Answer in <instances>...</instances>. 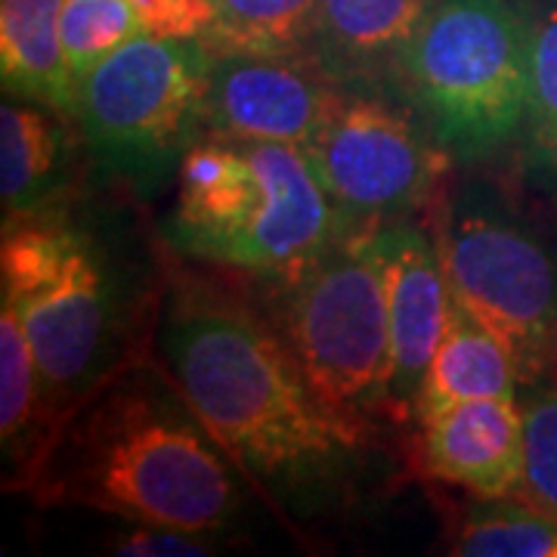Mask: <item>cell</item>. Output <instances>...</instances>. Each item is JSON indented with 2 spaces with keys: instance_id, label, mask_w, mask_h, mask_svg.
<instances>
[{
  "instance_id": "6da1fadb",
  "label": "cell",
  "mask_w": 557,
  "mask_h": 557,
  "mask_svg": "<svg viewBox=\"0 0 557 557\" xmlns=\"http://www.w3.org/2000/svg\"><path fill=\"white\" fill-rule=\"evenodd\" d=\"M161 350L208 434L270 493L319 496L347 478L366 446V424L322 403L276 325L226 295L177 298Z\"/></svg>"
},
{
  "instance_id": "603a6c76",
  "label": "cell",
  "mask_w": 557,
  "mask_h": 557,
  "mask_svg": "<svg viewBox=\"0 0 557 557\" xmlns=\"http://www.w3.org/2000/svg\"><path fill=\"white\" fill-rule=\"evenodd\" d=\"M109 552L131 557H205L214 555V533L131 523V530L109 539Z\"/></svg>"
},
{
  "instance_id": "ba28073f",
  "label": "cell",
  "mask_w": 557,
  "mask_h": 557,
  "mask_svg": "<svg viewBox=\"0 0 557 557\" xmlns=\"http://www.w3.org/2000/svg\"><path fill=\"white\" fill-rule=\"evenodd\" d=\"M440 255L456 300L490 329L533 387L557 366V255L530 223L486 196L449 208Z\"/></svg>"
},
{
  "instance_id": "4fadbf2b",
  "label": "cell",
  "mask_w": 557,
  "mask_h": 557,
  "mask_svg": "<svg viewBox=\"0 0 557 557\" xmlns=\"http://www.w3.org/2000/svg\"><path fill=\"white\" fill-rule=\"evenodd\" d=\"M437 0H319L310 57L332 84H399Z\"/></svg>"
},
{
  "instance_id": "2e32d148",
  "label": "cell",
  "mask_w": 557,
  "mask_h": 557,
  "mask_svg": "<svg viewBox=\"0 0 557 557\" xmlns=\"http://www.w3.org/2000/svg\"><path fill=\"white\" fill-rule=\"evenodd\" d=\"M518 362L505 341L468 313L453 295L446 332L416 399V421L461 399L518 397Z\"/></svg>"
},
{
  "instance_id": "8fae6325",
  "label": "cell",
  "mask_w": 557,
  "mask_h": 557,
  "mask_svg": "<svg viewBox=\"0 0 557 557\" xmlns=\"http://www.w3.org/2000/svg\"><path fill=\"white\" fill-rule=\"evenodd\" d=\"M381 267L387 282V310H391V347H394V375H391V412L409 418L428 366L437 354L446 332L453 288L446 278L437 242L403 218L375 223Z\"/></svg>"
},
{
  "instance_id": "3957f363",
  "label": "cell",
  "mask_w": 557,
  "mask_h": 557,
  "mask_svg": "<svg viewBox=\"0 0 557 557\" xmlns=\"http://www.w3.org/2000/svg\"><path fill=\"white\" fill-rule=\"evenodd\" d=\"M354 226L298 146L208 134L180 161L161 233L183 258L285 278Z\"/></svg>"
},
{
  "instance_id": "ffe728a7",
  "label": "cell",
  "mask_w": 557,
  "mask_h": 557,
  "mask_svg": "<svg viewBox=\"0 0 557 557\" xmlns=\"http://www.w3.org/2000/svg\"><path fill=\"white\" fill-rule=\"evenodd\" d=\"M139 35H146V25L134 0H65L62 47L75 84Z\"/></svg>"
},
{
  "instance_id": "cb8c5ba5",
  "label": "cell",
  "mask_w": 557,
  "mask_h": 557,
  "mask_svg": "<svg viewBox=\"0 0 557 557\" xmlns=\"http://www.w3.org/2000/svg\"><path fill=\"white\" fill-rule=\"evenodd\" d=\"M146 35L156 38H208L211 7L208 0H134Z\"/></svg>"
},
{
  "instance_id": "277c9868",
  "label": "cell",
  "mask_w": 557,
  "mask_h": 557,
  "mask_svg": "<svg viewBox=\"0 0 557 557\" xmlns=\"http://www.w3.org/2000/svg\"><path fill=\"white\" fill-rule=\"evenodd\" d=\"M0 298L20 313L38 357L53 431L119 362L121 304L100 242L53 211L7 220Z\"/></svg>"
},
{
  "instance_id": "5b68a950",
  "label": "cell",
  "mask_w": 557,
  "mask_h": 557,
  "mask_svg": "<svg viewBox=\"0 0 557 557\" xmlns=\"http://www.w3.org/2000/svg\"><path fill=\"white\" fill-rule=\"evenodd\" d=\"M403 90L449 156L471 161L505 146L530 106L520 0H437L403 60Z\"/></svg>"
},
{
  "instance_id": "5bb4252c",
  "label": "cell",
  "mask_w": 557,
  "mask_h": 557,
  "mask_svg": "<svg viewBox=\"0 0 557 557\" xmlns=\"http://www.w3.org/2000/svg\"><path fill=\"white\" fill-rule=\"evenodd\" d=\"M57 109L10 97L0 106V199L3 218L50 211L69 174V127Z\"/></svg>"
},
{
  "instance_id": "d6986e66",
  "label": "cell",
  "mask_w": 557,
  "mask_h": 557,
  "mask_svg": "<svg viewBox=\"0 0 557 557\" xmlns=\"http://www.w3.org/2000/svg\"><path fill=\"white\" fill-rule=\"evenodd\" d=\"M453 555L461 557H557V518L536 505L493 498L458 527Z\"/></svg>"
},
{
  "instance_id": "9a60e30c",
  "label": "cell",
  "mask_w": 557,
  "mask_h": 557,
  "mask_svg": "<svg viewBox=\"0 0 557 557\" xmlns=\"http://www.w3.org/2000/svg\"><path fill=\"white\" fill-rule=\"evenodd\" d=\"M65 0H0L3 94L35 100L72 119L75 78L62 47Z\"/></svg>"
},
{
  "instance_id": "8992f818",
  "label": "cell",
  "mask_w": 557,
  "mask_h": 557,
  "mask_svg": "<svg viewBox=\"0 0 557 557\" xmlns=\"http://www.w3.org/2000/svg\"><path fill=\"white\" fill-rule=\"evenodd\" d=\"M278 310V335L325 406L357 424L391 412L394 347L375 223L285 276Z\"/></svg>"
},
{
  "instance_id": "e0dca14e",
  "label": "cell",
  "mask_w": 557,
  "mask_h": 557,
  "mask_svg": "<svg viewBox=\"0 0 557 557\" xmlns=\"http://www.w3.org/2000/svg\"><path fill=\"white\" fill-rule=\"evenodd\" d=\"M0 437L7 468L16 471L13 483L22 490L53 437V412L32 341L7 298L0 300Z\"/></svg>"
},
{
  "instance_id": "44dd1931",
  "label": "cell",
  "mask_w": 557,
  "mask_h": 557,
  "mask_svg": "<svg viewBox=\"0 0 557 557\" xmlns=\"http://www.w3.org/2000/svg\"><path fill=\"white\" fill-rule=\"evenodd\" d=\"M530 32L527 134L536 156L557 168V0H520Z\"/></svg>"
},
{
  "instance_id": "30bf717a",
  "label": "cell",
  "mask_w": 557,
  "mask_h": 557,
  "mask_svg": "<svg viewBox=\"0 0 557 557\" xmlns=\"http://www.w3.org/2000/svg\"><path fill=\"white\" fill-rule=\"evenodd\" d=\"M329 94L332 81L310 53H214L205 131L304 149Z\"/></svg>"
},
{
  "instance_id": "9c48e42d",
  "label": "cell",
  "mask_w": 557,
  "mask_h": 557,
  "mask_svg": "<svg viewBox=\"0 0 557 557\" xmlns=\"http://www.w3.org/2000/svg\"><path fill=\"white\" fill-rule=\"evenodd\" d=\"M300 152L350 223L409 214L446 171V149L399 84H332Z\"/></svg>"
},
{
  "instance_id": "7c38bea8",
  "label": "cell",
  "mask_w": 557,
  "mask_h": 557,
  "mask_svg": "<svg viewBox=\"0 0 557 557\" xmlns=\"http://www.w3.org/2000/svg\"><path fill=\"white\" fill-rule=\"evenodd\" d=\"M418 461L428 478L483 502L520 496L527 434L518 397L461 399L418 418Z\"/></svg>"
},
{
  "instance_id": "7a4b0ae2",
  "label": "cell",
  "mask_w": 557,
  "mask_h": 557,
  "mask_svg": "<svg viewBox=\"0 0 557 557\" xmlns=\"http://www.w3.org/2000/svg\"><path fill=\"white\" fill-rule=\"evenodd\" d=\"M127 523L218 533L239 515L230 456L171 372L124 359L65 412L25 486Z\"/></svg>"
},
{
  "instance_id": "7402d4cb",
  "label": "cell",
  "mask_w": 557,
  "mask_h": 557,
  "mask_svg": "<svg viewBox=\"0 0 557 557\" xmlns=\"http://www.w3.org/2000/svg\"><path fill=\"white\" fill-rule=\"evenodd\" d=\"M523 406L527 465L520 498L557 518V381H539Z\"/></svg>"
},
{
  "instance_id": "52a82bcc",
  "label": "cell",
  "mask_w": 557,
  "mask_h": 557,
  "mask_svg": "<svg viewBox=\"0 0 557 557\" xmlns=\"http://www.w3.org/2000/svg\"><path fill=\"white\" fill-rule=\"evenodd\" d=\"M214 53L199 38L139 35L75 84L72 121L109 177L156 189L205 131Z\"/></svg>"
},
{
  "instance_id": "ac0fdd59",
  "label": "cell",
  "mask_w": 557,
  "mask_h": 557,
  "mask_svg": "<svg viewBox=\"0 0 557 557\" xmlns=\"http://www.w3.org/2000/svg\"><path fill=\"white\" fill-rule=\"evenodd\" d=\"M319 0H208L211 53H310Z\"/></svg>"
}]
</instances>
